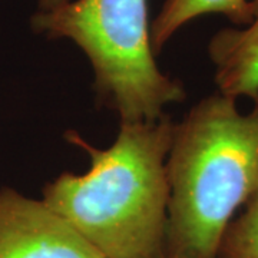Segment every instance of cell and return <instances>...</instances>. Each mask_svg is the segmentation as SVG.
Wrapping results in <instances>:
<instances>
[{
    "mask_svg": "<svg viewBox=\"0 0 258 258\" xmlns=\"http://www.w3.org/2000/svg\"><path fill=\"white\" fill-rule=\"evenodd\" d=\"M174 122L120 123L111 147L91 145L76 132L64 139L91 158L86 174L63 172L43 188V201L103 258H166L169 204L166 158Z\"/></svg>",
    "mask_w": 258,
    "mask_h": 258,
    "instance_id": "6da1fadb",
    "label": "cell"
},
{
    "mask_svg": "<svg viewBox=\"0 0 258 258\" xmlns=\"http://www.w3.org/2000/svg\"><path fill=\"white\" fill-rule=\"evenodd\" d=\"M166 258H218L222 237L258 186V101L210 95L174 123L166 158Z\"/></svg>",
    "mask_w": 258,
    "mask_h": 258,
    "instance_id": "7a4b0ae2",
    "label": "cell"
},
{
    "mask_svg": "<svg viewBox=\"0 0 258 258\" xmlns=\"http://www.w3.org/2000/svg\"><path fill=\"white\" fill-rule=\"evenodd\" d=\"M32 29L47 39H69L89 59L99 105L120 123L152 122L186 98L184 85L164 74L151 43L148 0H74L36 12Z\"/></svg>",
    "mask_w": 258,
    "mask_h": 258,
    "instance_id": "3957f363",
    "label": "cell"
},
{
    "mask_svg": "<svg viewBox=\"0 0 258 258\" xmlns=\"http://www.w3.org/2000/svg\"><path fill=\"white\" fill-rule=\"evenodd\" d=\"M0 258H103L43 200L0 189Z\"/></svg>",
    "mask_w": 258,
    "mask_h": 258,
    "instance_id": "277c9868",
    "label": "cell"
},
{
    "mask_svg": "<svg viewBox=\"0 0 258 258\" xmlns=\"http://www.w3.org/2000/svg\"><path fill=\"white\" fill-rule=\"evenodd\" d=\"M218 92L258 101V0H252V20L241 29L218 30L208 45Z\"/></svg>",
    "mask_w": 258,
    "mask_h": 258,
    "instance_id": "5b68a950",
    "label": "cell"
},
{
    "mask_svg": "<svg viewBox=\"0 0 258 258\" xmlns=\"http://www.w3.org/2000/svg\"><path fill=\"white\" fill-rule=\"evenodd\" d=\"M211 13L225 16L237 26H247L252 20V0H165L151 26L155 55L184 25Z\"/></svg>",
    "mask_w": 258,
    "mask_h": 258,
    "instance_id": "8992f818",
    "label": "cell"
},
{
    "mask_svg": "<svg viewBox=\"0 0 258 258\" xmlns=\"http://www.w3.org/2000/svg\"><path fill=\"white\" fill-rule=\"evenodd\" d=\"M218 258H258V186L244 204V211L230 222Z\"/></svg>",
    "mask_w": 258,
    "mask_h": 258,
    "instance_id": "52a82bcc",
    "label": "cell"
},
{
    "mask_svg": "<svg viewBox=\"0 0 258 258\" xmlns=\"http://www.w3.org/2000/svg\"><path fill=\"white\" fill-rule=\"evenodd\" d=\"M74 0H37V12H52Z\"/></svg>",
    "mask_w": 258,
    "mask_h": 258,
    "instance_id": "ba28073f",
    "label": "cell"
}]
</instances>
